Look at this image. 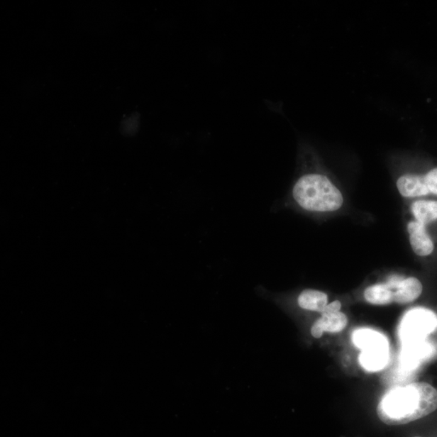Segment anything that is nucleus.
Listing matches in <instances>:
<instances>
[{"mask_svg":"<svg viewBox=\"0 0 437 437\" xmlns=\"http://www.w3.org/2000/svg\"><path fill=\"white\" fill-rule=\"evenodd\" d=\"M437 409V390L426 382H415L389 391L377 408L381 421L390 426L418 421Z\"/></svg>","mask_w":437,"mask_h":437,"instance_id":"nucleus-1","label":"nucleus"},{"mask_svg":"<svg viewBox=\"0 0 437 437\" xmlns=\"http://www.w3.org/2000/svg\"><path fill=\"white\" fill-rule=\"evenodd\" d=\"M434 353L432 344L425 341H416L404 344L400 360L402 369L405 370H416L424 360Z\"/></svg>","mask_w":437,"mask_h":437,"instance_id":"nucleus-4","label":"nucleus"},{"mask_svg":"<svg viewBox=\"0 0 437 437\" xmlns=\"http://www.w3.org/2000/svg\"><path fill=\"white\" fill-rule=\"evenodd\" d=\"M436 328L437 316L433 311L424 308H416L402 318L399 336L402 344L425 341Z\"/></svg>","mask_w":437,"mask_h":437,"instance_id":"nucleus-3","label":"nucleus"},{"mask_svg":"<svg viewBox=\"0 0 437 437\" xmlns=\"http://www.w3.org/2000/svg\"><path fill=\"white\" fill-rule=\"evenodd\" d=\"M297 302L301 308L321 314L328 304V297L323 292L307 289L301 293Z\"/></svg>","mask_w":437,"mask_h":437,"instance_id":"nucleus-11","label":"nucleus"},{"mask_svg":"<svg viewBox=\"0 0 437 437\" xmlns=\"http://www.w3.org/2000/svg\"><path fill=\"white\" fill-rule=\"evenodd\" d=\"M353 341L356 347L361 350L387 346L389 347L387 338L375 331L360 329L354 332Z\"/></svg>","mask_w":437,"mask_h":437,"instance_id":"nucleus-10","label":"nucleus"},{"mask_svg":"<svg viewBox=\"0 0 437 437\" xmlns=\"http://www.w3.org/2000/svg\"><path fill=\"white\" fill-rule=\"evenodd\" d=\"M411 211L416 221L426 226L437 220V201H416L411 206Z\"/></svg>","mask_w":437,"mask_h":437,"instance_id":"nucleus-13","label":"nucleus"},{"mask_svg":"<svg viewBox=\"0 0 437 437\" xmlns=\"http://www.w3.org/2000/svg\"><path fill=\"white\" fill-rule=\"evenodd\" d=\"M394 291V302L411 303L421 295L423 285L416 278L400 279L394 276L387 283Z\"/></svg>","mask_w":437,"mask_h":437,"instance_id":"nucleus-5","label":"nucleus"},{"mask_svg":"<svg viewBox=\"0 0 437 437\" xmlns=\"http://www.w3.org/2000/svg\"><path fill=\"white\" fill-rule=\"evenodd\" d=\"M341 306H341V302H338V301L333 302L331 304H327V306L324 309L323 311L321 312V314L339 312V310H341Z\"/></svg>","mask_w":437,"mask_h":437,"instance_id":"nucleus-15","label":"nucleus"},{"mask_svg":"<svg viewBox=\"0 0 437 437\" xmlns=\"http://www.w3.org/2000/svg\"><path fill=\"white\" fill-rule=\"evenodd\" d=\"M415 437H419V436H415Z\"/></svg>","mask_w":437,"mask_h":437,"instance_id":"nucleus-16","label":"nucleus"},{"mask_svg":"<svg viewBox=\"0 0 437 437\" xmlns=\"http://www.w3.org/2000/svg\"><path fill=\"white\" fill-rule=\"evenodd\" d=\"M389 347L382 346L362 350L360 363L367 371L375 372L387 364Z\"/></svg>","mask_w":437,"mask_h":437,"instance_id":"nucleus-9","label":"nucleus"},{"mask_svg":"<svg viewBox=\"0 0 437 437\" xmlns=\"http://www.w3.org/2000/svg\"><path fill=\"white\" fill-rule=\"evenodd\" d=\"M397 187L402 197L416 198L430 194L424 175H405L397 182Z\"/></svg>","mask_w":437,"mask_h":437,"instance_id":"nucleus-8","label":"nucleus"},{"mask_svg":"<svg viewBox=\"0 0 437 437\" xmlns=\"http://www.w3.org/2000/svg\"><path fill=\"white\" fill-rule=\"evenodd\" d=\"M424 176L430 193L437 195V168L430 170Z\"/></svg>","mask_w":437,"mask_h":437,"instance_id":"nucleus-14","label":"nucleus"},{"mask_svg":"<svg viewBox=\"0 0 437 437\" xmlns=\"http://www.w3.org/2000/svg\"><path fill=\"white\" fill-rule=\"evenodd\" d=\"M365 300L377 306L394 302V291L387 284L372 285L365 291Z\"/></svg>","mask_w":437,"mask_h":437,"instance_id":"nucleus-12","label":"nucleus"},{"mask_svg":"<svg viewBox=\"0 0 437 437\" xmlns=\"http://www.w3.org/2000/svg\"><path fill=\"white\" fill-rule=\"evenodd\" d=\"M348 324L347 316L339 312L323 313L311 328L312 336L316 338L323 336L324 332H341Z\"/></svg>","mask_w":437,"mask_h":437,"instance_id":"nucleus-7","label":"nucleus"},{"mask_svg":"<svg viewBox=\"0 0 437 437\" xmlns=\"http://www.w3.org/2000/svg\"><path fill=\"white\" fill-rule=\"evenodd\" d=\"M299 206L309 211H333L341 208L343 195L329 178L319 174L302 176L292 189Z\"/></svg>","mask_w":437,"mask_h":437,"instance_id":"nucleus-2","label":"nucleus"},{"mask_svg":"<svg viewBox=\"0 0 437 437\" xmlns=\"http://www.w3.org/2000/svg\"><path fill=\"white\" fill-rule=\"evenodd\" d=\"M407 231L410 235V243L414 252L419 256H428L434 250V244L427 233L426 226L418 221L408 223Z\"/></svg>","mask_w":437,"mask_h":437,"instance_id":"nucleus-6","label":"nucleus"}]
</instances>
